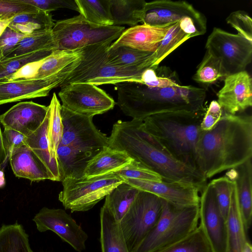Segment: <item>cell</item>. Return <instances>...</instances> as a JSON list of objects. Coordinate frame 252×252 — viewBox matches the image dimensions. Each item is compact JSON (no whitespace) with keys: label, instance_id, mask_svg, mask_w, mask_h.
Returning <instances> with one entry per match:
<instances>
[{"label":"cell","instance_id":"6da1fadb","mask_svg":"<svg viewBox=\"0 0 252 252\" xmlns=\"http://www.w3.org/2000/svg\"><path fill=\"white\" fill-rule=\"evenodd\" d=\"M115 85L117 105L133 120L143 121L155 114L206 110L205 90L182 85L177 72L166 66L146 69L141 74V83L125 82Z\"/></svg>","mask_w":252,"mask_h":252},{"label":"cell","instance_id":"7a4b0ae2","mask_svg":"<svg viewBox=\"0 0 252 252\" xmlns=\"http://www.w3.org/2000/svg\"><path fill=\"white\" fill-rule=\"evenodd\" d=\"M108 147L130 158L159 175L162 181L189 184L202 191L207 179L196 168L175 158L143 127L142 121H118L108 137Z\"/></svg>","mask_w":252,"mask_h":252},{"label":"cell","instance_id":"3957f363","mask_svg":"<svg viewBox=\"0 0 252 252\" xmlns=\"http://www.w3.org/2000/svg\"><path fill=\"white\" fill-rule=\"evenodd\" d=\"M252 157V116L225 112L211 130L201 131L196 146V166L206 179L234 169Z\"/></svg>","mask_w":252,"mask_h":252},{"label":"cell","instance_id":"277c9868","mask_svg":"<svg viewBox=\"0 0 252 252\" xmlns=\"http://www.w3.org/2000/svg\"><path fill=\"white\" fill-rule=\"evenodd\" d=\"M205 111L153 115L144 119L142 125L173 157L197 169L196 146Z\"/></svg>","mask_w":252,"mask_h":252},{"label":"cell","instance_id":"5b68a950","mask_svg":"<svg viewBox=\"0 0 252 252\" xmlns=\"http://www.w3.org/2000/svg\"><path fill=\"white\" fill-rule=\"evenodd\" d=\"M112 43H103L83 48L80 60L60 87L76 83H87L95 86L125 82H141V74L145 69L115 65L107 59V53Z\"/></svg>","mask_w":252,"mask_h":252},{"label":"cell","instance_id":"8992f818","mask_svg":"<svg viewBox=\"0 0 252 252\" xmlns=\"http://www.w3.org/2000/svg\"><path fill=\"white\" fill-rule=\"evenodd\" d=\"M199 204L179 206L163 200L156 225L133 252H157L183 239L198 226Z\"/></svg>","mask_w":252,"mask_h":252},{"label":"cell","instance_id":"52a82bcc","mask_svg":"<svg viewBox=\"0 0 252 252\" xmlns=\"http://www.w3.org/2000/svg\"><path fill=\"white\" fill-rule=\"evenodd\" d=\"M125 30L123 26H103L87 21L81 14L56 23L52 29L56 50H73L112 43Z\"/></svg>","mask_w":252,"mask_h":252},{"label":"cell","instance_id":"ba28073f","mask_svg":"<svg viewBox=\"0 0 252 252\" xmlns=\"http://www.w3.org/2000/svg\"><path fill=\"white\" fill-rule=\"evenodd\" d=\"M124 182L116 172L92 177L66 178L62 182L63 189L59 194V200L65 209L71 212L87 211Z\"/></svg>","mask_w":252,"mask_h":252},{"label":"cell","instance_id":"9c48e42d","mask_svg":"<svg viewBox=\"0 0 252 252\" xmlns=\"http://www.w3.org/2000/svg\"><path fill=\"white\" fill-rule=\"evenodd\" d=\"M163 200L140 190L130 208L119 221L129 252H133L157 223Z\"/></svg>","mask_w":252,"mask_h":252},{"label":"cell","instance_id":"30bf717a","mask_svg":"<svg viewBox=\"0 0 252 252\" xmlns=\"http://www.w3.org/2000/svg\"><path fill=\"white\" fill-rule=\"evenodd\" d=\"M205 47L220 62L226 76L244 71L252 59V41L237 34L214 28Z\"/></svg>","mask_w":252,"mask_h":252},{"label":"cell","instance_id":"8fae6325","mask_svg":"<svg viewBox=\"0 0 252 252\" xmlns=\"http://www.w3.org/2000/svg\"><path fill=\"white\" fill-rule=\"evenodd\" d=\"M61 116L63 129L60 145L97 153L108 146V137L95 127L93 117L73 113L62 106Z\"/></svg>","mask_w":252,"mask_h":252},{"label":"cell","instance_id":"7c38bea8","mask_svg":"<svg viewBox=\"0 0 252 252\" xmlns=\"http://www.w3.org/2000/svg\"><path fill=\"white\" fill-rule=\"evenodd\" d=\"M58 95L62 106L73 113L93 117L112 109L116 102L104 91L87 83L69 84L61 87Z\"/></svg>","mask_w":252,"mask_h":252},{"label":"cell","instance_id":"4fadbf2b","mask_svg":"<svg viewBox=\"0 0 252 252\" xmlns=\"http://www.w3.org/2000/svg\"><path fill=\"white\" fill-rule=\"evenodd\" d=\"M32 220L39 232L52 231L75 251L82 252L85 249L88 234L64 210L44 207Z\"/></svg>","mask_w":252,"mask_h":252},{"label":"cell","instance_id":"5bb4252c","mask_svg":"<svg viewBox=\"0 0 252 252\" xmlns=\"http://www.w3.org/2000/svg\"><path fill=\"white\" fill-rule=\"evenodd\" d=\"M199 220L214 252H226L228 229L227 220L218 205L214 190L209 183L201 191Z\"/></svg>","mask_w":252,"mask_h":252},{"label":"cell","instance_id":"9a60e30c","mask_svg":"<svg viewBox=\"0 0 252 252\" xmlns=\"http://www.w3.org/2000/svg\"><path fill=\"white\" fill-rule=\"evenodd\" d=\"M69 66L60 73L47 78L0 82V105L48 95L60 87L70 71Z\"/></svg>","mask_w":252,"mask_h":252},{"label":"cell","instance_id":"2e32d148","mask_svg":"<svg viewBox=\"0 0 252 252\" xmlns=\"http://www.w3.org/2000/svg\"><path fill=\"white\" fill-rule=\"evenodd\" d=\"M218 102L225 112L236 115L252 105V79L245 70L226 76L218 92Z\"/></svg>","mask_w":252,"mask_h":252},{"label":"cell","instance_id":"e0dca14e","mask_svg":"<svg viewBox=\"0 0 252 252\" xmlns=\"http://www.w3.org/2000/svg\"><path fill=\"white\" fill-rule=\"evenodd\" d=\"M124 180L125 182L137 189L154 194L174 205L186 206L199 204L200 191L191 185L131 179Z\"/></svg>","mask_w":252,"mask_h":252},{"label":"cell","instance_id":"ac0fdd59","mask_svg":"<svg viewBox=\"0 0 252 252\" xmlns=\"http://www.w3.org/2000/svg\"><path fill=\"white\" fill-rule=\"evenodd\" d=\"M207 30V20L191 17L183 18L169 29L157 50L150 57V67L158 65L171 52L188 39L203 35Z\"/></svg>","mask_w":252,"mask_h":252},{"label":"cell","instance_id":"d6986e66","mask_svg":"<svg viewBox=\"0 0 252 252\" xmlns=\"http://www.w3.org/2000/svg\"><path fill=\"white\" fill-rule=\"evenodd\" d=\"M185 17L206 18L186 1L157 0L146 2L142 23L154 27H164L175 23Z\"/></svg>","mask_w":252,"mask_h":252},{"label":"cell","instance_id":"ffe728a7","mask_svg":"<svg viewBox=\"0 0 252 252\" xmlns=\"http://www.w3.org/2000/svg\"><path fill=\"white\" fill-rule=\"evenodd\" d=\"M48 106L32 101L19 102L0 115L4 127L17 131L26 136L35 131L43 122Z\"/></svg>","mask_w":252,"mask_h":252},{"label":"cell","instance_id":"44dd1931","mask_svg":"<svg viewBox=\"0 0 252 252\" xmlns=\"http://www.w3.org/2000/svg\"><path fill=\"white\" fill-rule=\"evenodd\" d=\"M174 24L164 27H154L144 24L131 27L125 30L109 48L125 46L155 52Z\"/></svg>","mask_w":252,"mask_h":252},{"label":"cell","instance_id":"7402d4cb","mask_svg":"<svg viewBox=\"0 0 252 252\" xmlns=\"http://www.w3.org/2000/svg\"><path fill=\"white\" fill-rule=\"evenodd\" d=\"M226 174L235 183L239 208L246 232L252 220V158Z\"/></svg>","mask_w":252,"mask_h":252},{"label":"cell","instance_id":"603a6c76","mask_svg":"<svg viewBox=\"0 0 252 252\" xmlns=\"http://www.w3.org/2000/svg\"><path fill=\"white\" fill-rule=\"evenodd\" d=\"M12 171L16 177L31 182L50 180L45 167L27 145L15 149L9 158Z\"/></svg>","mask_w":252,"mask_h":252},{"label":"cell","instance_id":"cb8c5ba5","mask_svg":"<svg viewBox=\"0 0 252 252\" xmlns=\"http://www.w3.org/2000/svg\"><path fill=\"white\" fill-rule=\"evenodd\" d=\"M48 113L40 125L33 133L26 136V145L33 151L45 167L50 180L62 182V174L58 160L51 157L47 137Z\"/></svg>","mask_w":252,"mask_h":252},{"label":"cell","instance_id":"d4e9b609","mask_svg":"<svg viewBox=\"0 0 252 252\" xmlns=\"http://www.w3.org/2000/svg\"><path fill=\"white\" fill-rule=\"evenodd\" d=\"M133 160L124 151L106 147L89 162L84 177H92L116 172L129 164Z\"/></svg>","mask_w":252,"mask_h":252},{"label":"cell","instance_id":"484cf974","mask_svg":"<svg viewBox=\"0 0 252 252\" xmlns=\"http://www.w3.org/2000/svg\"><path fill=\"white\" fill-rule=\"evenodd\" d=\"M97 154L92 151L74 150L59 145L57 157L63 181L66 178L78 179L84 177L88 163Z\"/></svg>","mask_w":252,"mask_h":252},{"label":"cell","instance_id":"4316f807","mask_svg":"<svg viewBox=\"0 0 252 252\" xmlns=\"http://www.w3.org/2000/svg\"><path fill=\"white\" fill-rule=\"evenodd\" d=\"M100 221L101 252H129L119 222L103 206Z\"/></svg>","mask_w":252,"mask_h":252},{"label":"cell","instance_id":"83f0119b","mask_svg":"<svg viewBox=\"0 0 252 252\" xmlns=\"http://www.w3.org/2000/svg\"><path fill=\"white\" fill-rule=\"evenodd\" d=\"M231 203L227 219L228 236L226 252H242L248 240L240 214L236 185L233 180Z\"/></svg>","mask_w":252,"mask_h":252},{"label":"cell","instance_id":"f1b7e54d","mask_svg":"<svg viewBox=\"0 0 252 252\" xmlns=\"http://www.w3.org/2000/svg\"><path fill=\"white\" fill-rule=\"evenodd\" d=\"M146 2L144 0H109L113 26L133 27L142 22Z\"/></svg>","mask_w":252,"mask_h":252},{"label":"cell","instance_id":"f546056e","mask_svg":"<svg viewBox=\"0 0 252 252\" xmlns=\"http://www.w3.org/2000/svg\"><path fill=\"white\" fill-rule=\"evenodd\" d=\"M54 25L51 13L38 10L15 15L8 27L19 33L28 35L52 30Z\"/></svg>","mask_w":252,"mask_h":252},{"label":"cell","instance_id":"4dcf8cb0","mask_svg":"<svg viewBox=\"0 0 252 252\" xmlns=\"http://www.w3.org/2000/svg\"><path fill=\"white\" fill-rule=\"evenodd\" d=\"M139 190L123 182L105 197L103 204L119 222L135 200Z\"/></svg>","mask_w":252,"mask_h":252},{"label":"cell","instance_id":"1f68e13d","mask_svg":"<svg viewBox=\"0 0 252 252\" xmlns=\"http://www.w3.org/2000/svg\"><path fill=\"white\" fill-rule=\"evenodd\" d=\"M83 48L55 50L44 58L35 79L47 78L60 73L82 58Z\"/></svg>","mask_w":252,"mask_h":252},{"label":"cell","instance_id":"d6a6232c","mask_svg":"<svg viewBox=\"0 0 252 252\" xmlns=\"http://www.w3.org/2000/svg\"><path fill=\"white\" fill-rule=\"evenodd\" d=\"M154 52H145L128 47L108 48V62L115 65L146 69L149 67L148 60Z\"/></svg>","mask_w":252,"mask_h":252},{"label":"cell","instance_id":"836d02e7","mask_svg":"<svg viewBox=\"0 0 252 252\" xmlns=\"http://www.w3.org/2000/svg\"><path fill=\"white\" fill-rule=\"evenodd\" d=\"M42 50L52 52L56 50L52 30L35 32L26 35L14 49L1 60Z\"/></svg>","mask_w":252,"mask_h":252},{"label":"cell","instance_id":"e575fe53","mask_svg":"<svg viewBox=\"0 0 252 252\" xmlns=\"http://www.w3.org/2000/svg\"><path fill=\"white\" fill-rule=\"evenodd\" d=\"M0 252H33L23 226L16 222L0 227Z\"/></svg>","mask_w":252,"mask_h":252},{"label":"cell","instance_id":"d590c367","mask_svg":"<svg viewBox=\"0 0 252 252\" xmlns=\"http://www.w3.org/2000/svg\"><path fill=\"white\" fill-rule=\"evenodd\" d=\"M78 12L87 21L103 26H113L109 0H75Z\"/></svg>","mask_w":252,"mask_h":252},{"label":"cell","instance_id":"8d00e7d4","mask_svg":"<svg viewBox=\"0 0 252 252\" xmlns=\"http://www.w3.org/2000/svg\"><path fill=\"white\" fill-rule=\"evenodd\" d=\"M61 104L55 93L48 106V125L47 137L49 152L52 158L57 159V151L63 134Z\"/></svg>","mask_w":252,"mask_h":252},{"label":"cell","instance_id":"74e56055","mask_svg":"<svg viewBox=\"0 0 252 252\" xmlns=\"http://www.w3.org/2000/svg\"><path fill=\"white\" fill-rule=\"evenodd\" d=\"M157 252H214L201 226L179 241Z\"/></svg>","mask_w":252,"mask_h":252},{"label":"cell","instance_id":"f35d334b","mask_svg":"<svg viewBox=\"0 0 252 252\" xmlns=\"http://www.w3.org/2000/svg\"><path fill=\"white\" fill-rule=\"evenodd\" d=\"M225 77L220 61L206 51L192 78L199 83L209 85Z\"/></svg>","mask_w":252,"mask_h":252},{"label":"cell","instance_id":"ab89813d","mask_svg":"<svg viewBox=\"0 0 252 252\" xmlns=\"http://www.w3.org/2000/svg\"><path fill=\"white\" fill-rule=\"evenodd\" d=\"M214 190L220 210L227 220L234 182L226 174L214 179L210 183Z\"/></svg>","mask_w":252,"mask_h":252},{"label":"cell","instance_id":"60d3db41","mask_svg":"<svg viewBox=\"0 0 252 252\" xmlns=\"http://www.w3.org/2000/svg\"><path fill=\"white\" fill-rule=\"evenodd\" d=\"M52 52L50 51H37L0 61V79L15 73L28 63L47 57Z\"/></svg>","mask_w":252,"mask_h":252},{"label":"cell","instance_id":"b9f144b4","mask_svg":"<svg viewBox=\"0 0 252 252\" xmlns=\"http://www.w3.org/2000/svg\"><path fill=\"white\" fill-rule=\"evenodd\" d=\"M116 173L123 179L162 181L159 175L134 159L129 164Z\"/></svg>","mask_w":252,"mask_h":252},{"label":"cell","instance_id":"7bdbcfd3","mask_svg":"<svg viewBox=\"0 0 252 252\" xmlns=\"http://www.w3.org/2000/svg\"><path fill=\"white\" fill-rule=\"evenodd\" d=\"M226 21L237 31L238 34L252 41V19L246 11H233L227 16Z\"/></svg>","mask_w":252,"mask_h":252},{"label":"cell","instance_id":"ee69618b","mask_svg":"<svg viewBox=\"0 0 252 252\" xmlns=\"http://www.w3.org/2000/svg\"><path fill=\"white\" fill-rule=\"evenodd\" d=\"M39 10L51 12L60 8H68L78 11L75 0H18Z\"/></svg>","mask_w":252,"mask_h":252},{"label":"cell","instance_id":"f6af8a7d","mask_svg":"<svg viewBox=\"0 0 252 252\" xmlns=\"http://www.w3.org/2000/svg\"><path fill=\"white\" fill-rule=\"evenodd\" d=\"M38 10L18 0H0V18L14 17L19 14L32 12Z\"/></svg>","mask_w":252,"mask_h":252},{"label":"cell","instance_id":"bcb514c9","mask_svg":"<svg viewBox=\"0 0 252 252\" xmlns=\"http://www.w3.org/2000/svg\"><path fill=\"white\" fill-rule=\"evenodd\" d=\"M44 58L26 64L15 73L0 79V82L35 79Z\"/></svg>","mask_w":252,"mask_h":252},{"label":"cell","instance_id":"7dc6e473","mask_svg":"<svg viewBox=\"0 0 252 252\" xmlns=\"http://www.w3.org/2000/svg\"><path fill=\"white\" fill-rule=\"evenodd\" d=\"M26 35L7 27L0 36V61L10 52Z\"/></svg>","mask_w":252,"mask_h":252},{"label":"cell","instance_id":"c3c4849f","mask_svg":"<svg viewBox=\"0 0 252 252\" xmlns=\"http://www.w3.org/2000/svg\"><path fill=\"white\" fill-rule=\"evenodd\" d=\"M3 141L8 158L16 149L26 145V136L14 129L4 127Z\"/></svg>","mask_w":252,"mask_h":252},{"label":"cell","instance_id":"681fc988","mask_svg":"<svg viewBox=\"0 0 252 252\" xmlns=\"http://www.w3.org/2000/svg\"><path fill=\"white\" fill-rule=\"evenodd\" d=\"M222 109L217 100L211 102L202 120L200 128L202 131L211 130L222 115Z\"/></svg>","mask_w":252,"mask_h":252},{"label":"cell","instance_id":"f907efd6","mask_svg":"<svg viewBox=\"0 0 252 252\" xmlns=\"http://www.w3.org/2000/svg\"><path fill=\"white\" fill-rule=\"evenodd\" d=\"M0 170L8 158L3 141L2 132L0 127Z\"/></svg>","mask_w":252,"mask_h":252},{"label":"cell","instance_id":"816d5d0a","mask_svg":"<svg viewBox=\"0 0 252 252\" xmlns=\"http://www.w3.org/2000/svg\"><path fill=\"white\" fill-rule=\"evenodd\" d=\"M14 17L0 18V36L4 30L8 26Z\"/></svg>","mask_w":252,"mask_h":252},{"label":"cell","instance_id":"f5cc1de1","mask_svg":"<svg viewBox=\"0 0 252 252\" xmlns=\"http://www.w3.org/2000/svg\"><path fill=\"white\" fill-rule=\"evenodd\" d=\"M242 252H252V246L248 240L246 242Z\"/></svg>","mask_w":252,"mask_h":252},{"label":"cell","instance_id":"db71d44e","mask_svg":"<svg viewBox=\"0 0 252 252\" xmlns=\"http://www.w3.org/2000/svg\"><path fill=\"white\" fill-rule=\"evenodd\" d=\"M5 183L4 173L2 171L0 170V188L3 187L4 186Z\"/></svg>","mask_w":252,"mask_h":252},{"label":"cell","instance_id":"11a10c76","mask_svg":"<svg viewBox=\"0 0 252 252\" xmlns=\"http://www.w3.org/2000/svg\"><path fill=\"white\" fill-rule=\"evenodd\" d=\"M1 59V53H0V60Z\"/></svg>","mask_w":252,"mask_h":252}]
</instances>
